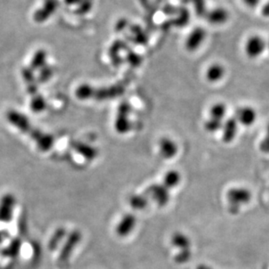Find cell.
Wrapping results in <instances>:
<instances>
[{"mask_svg":"<svg viewBox=\"0 0 269 269\" xmlns=\"http://www.w3.org/2000/svg\"><path fill=\"white\" fill-rule=\"evenodd\" d=\"M7 120L10 123L18 128V130L29 135L36 143L39 149L42 152H47L52 148L54 144V138L49 134H45L36 127H33L29 119L22 113H18L15 110L8 112Z\"/></svg>","mask_w":269,"mask_h":269,"instance_id":"6da1fadb","label":"cell"},{"mask_svg":"<svg viewBox=\"0 0 269 269\" xmlns=\"http://www.w3.org/2000/svg\"><path fill=\"white\" fill-rule=\"evenodd\" d=\"M123 92V88H121L120 86L96 89V88L89 87L88 85H84L78 88L76 94L78 98H82V99L93 98L98 100H103V99L116 98L117 96H120Z\"/></svg>","mask_w":269,"mask_h":269,"instance_id":"7a4b0ae2","label":"cell"},{"mask_svg":"<svg viewBox=\"0 0 269 269\" xmlns=\"http://www.w3.org/2000/svg\"><path fill=\"white\" fill-rule=\"evenodd\" d=\"M225 115L226 106L224 103H216L213 105L209 110V118L204 124L205 130L210 134H215L222 130Z\"/></svg>","mask_w":269,"mask_h":269,"instance_id":"3957f363","label":"cell"},{"mask_svg":"<svg viewBox=\"0 0 269 269\" xmlns=\"http://www.w3.org/2000/svg\"><path fill=\"white\" fill-rule=\"evenodd\" d=\"M226 198L230 203L229 211L232 214H236L239 212L240 205L250 202L252 194L247 188L235 187L227 191Z\"/></svg>","mask_w":269,"mask_h":269,"instance_id":"277c9868","label":"cell"},{"mask_svg":"<svg viewBox=\"0 0 269 269\" xmlns=\"http://www.w3.org/2000/svg\"><path fill=\"white\" fill-rule=\"evenodd\" d=\"M267 49V41L260 35H252L245 43L244 51L247 58L255 59L262 56Z\"/></svg>","mask_w":269,"mask_h":269,"instance_id":"5b68a950","label":"cell"},{"mask_svg":"<svg viewBox=\"0 0 269 269\" xmlns=\"http://www.w3.org/2000/svg\"><path fill=\"white\" fill-rule=\"evenodd\" d=\"M207 38V32L203 27L198 26L192 30L191 33L186 37L185 41V48L186 51L190 52L197 51L200 45L203 44L204 41Z\"/></svg>","mask_w":269,"mask_h":269,"instance_id":"8992f818","label":"cell"},{"mask_svg":"<svg viewBox=\"0 0 269 269\" xmlns=\"http://www.w3.org/2000/svg\"><path fill=\"white\" fill-rule=\"evenodd\" d=\"M81 233L80 231L75 230L70 233L67 239L65 240V243L62 247V250L59 254V260L60 262H66L68 261V259L71 257V255H73L74 249L76 248L77 246L81 240Z\"/></svg>","mask_w":269,"mask_h":269,"instance_id":"52a82bcc","label":"cell"},{"mask_svg":"<svg viewBox=\"0 0 269 269\" xmlns=\"http://www.w3.org/2000/svg\"><path fill=\"white\" fill-rule=\"evenodd\" d=\"M137 218L133 214L124 215L115 226V233L120 238L128 237L134 230Z\"/></svg>","mask_w":269,"mask_h":269,"instance_id":"ba28073f","label":"cell"},{"mask_svg":"<svg viewBox=\"0 0 269 269\" xmlns=\"http://www.w3.org/2000/svg\"><path fill=\"white\" fill-rule=\"evenodd\" d=\"M16 200L15 197L7 193L0 200V222L7 223L11 221L14 211Z\"/></svg>","mask_w":269,"mask_h":269,"instance_id":"9c48e42d","label":"cell"},{"mask_svg":"<svg viewBox=\"0 0 269 269\" xmlns=\"http://www.w3.org/2000/svg\"><path fill=\"white\" fill-rule=\"evenodd\" d=\"M146 193L152 197V199L160 207L166 206L168 203L169 198H170L168 187H166L164 185H159V184L150 185L149 187L146 189Z\"/></svg>","mask_w":269,"mask_h":269,"instance_id":"30bf717a","label":"cell"},{"mask_svg":"<svg viewBox=\"0 0 269 269\" xmlns=\"http://www.w3.org/2000/svg\"><path fill=\"white\" fill-rule=\"evenodd\" d=\"M239 122L236 117L226 119L222 126V140L224 143H231L235 138L238 132Z\"/></svg>","mask_w":269,"mask_h":269,"instance_id":"8fae6325","label":"cell"},{"mask_svg":"<svg viewBox=\"0 0 269 269\" xmlns=\"http://www.w3.org/2000/svg\"><path fill=\"white\" fill-rule=\"evenodd\" d=\"M236 119L239 124L244 127H251L257 120V112L252 106H242L237 111Z\"/></svg>","mask_w":269,"mask_h":269,"instance_id":"7c38bea8","label":"cell"},{"mask_svg":"<svg viewBox=\"0 0 269 269\" xmlns=\"http://www.w3.org/2000/svg\"><path fill=\"white\" fill-rule=\"evenodd\" d=\"M159 150L160 154L164 159H173L178 153L179 147L177 143L172 138L164 137L159 141Z\"/></svg>","mask_w":269,"mask_h":269,"instance_id":"4fadbf2b","label":"cell"},{"mask_svg":"<svg viewBox=\"0 0 269 269\" xmlns=\"http://www.w3.org/2000/svg\"><path fill=\"white\" fill-rule=\"evenodd\" d=\"M225 74V66L220 63H214L208 66V69L206 70L205 77L208 82L214 84V83H217L219 81L223 80Z\"/></svg>","mask_w":269,"mask_h":269,"instance_id":"5bb4252c","label":"cell"},{"mask_svg":"<svg viewBox=\"0 0 269 269\" xmlns=\"http://www.w3.org/2000/svg\"><path fill=\"white\" fill-rule=\"evenodd\" d=\"M207 19L209 23H211L213 25H223L225 24L228 18H229V13L224 8H215L212 11H208V13H206Z\"/></svg>","mask_w":269,"mask_h":269,"instance_id":"9a60e30c","label":"cell"},{"mask_svg":"<svg viewBox=\"0 0 269 269\" xmlns=\"http://www.w3.org/2000/svg\"><path fill=\"white\" fill-rule=\"evenodd\" d=\"M58 3L56 0H46L44 4V7L37 11L35 19L38 22H44L46 18H49L52 12L56 10Z\"/></svg>","mask_w":269,"mask_h":269,"instance_id":"2e32d148","label":"cell"},{"mask_svg":"<svg viewBox=\"0 0 269 269\" xmlns=\"http://www.w3.org/2000/svg\"><path fill=\"white\" fill-rule=\"evenodd\" d=\"M129 113V106L128 105H123L120 108V113L117 117L116 129L120 134L128 133L129 130L128 125V114Z\"/></svg>","mask_w":269,"mask_h":269,"instance_id":"e0dca14e","label":"cell"},{"mask_svg":"<svg viewBox=\"0 0 269 269\" xmlns=\"http://www.w3.org/2000/svg\"><path fill=\"white\" fill-rule=\"evenodd\" d=\"M171 243L173 246L178 247L180 250L190 249L191 247L189 238L181 233H174L172 236Z\"/></svg>","mask_w":269,"mask_h":269,"instance_id":"ac0fdd59","label":"cell"},{"mask_svg":"<svg viewBox=\"0 0 269 269\" xmlns=\"http://www.w3.org/2000/svg\"><path fill=\"white\" fill-rule=\"evenodd\" d=\"M128 203L133 209L134 210H144L146 208L148 200L146 195L143 194H133L129 198Z\"/></svg>","mask_w":269,"mask_h":269,"instance_id":"d6986e66","label":"cell"},{"mask_svg":"<svg viewBox=\"0 0 269 269\" xmlns=\"http://www.w3.org/2000/svg\"><path fill=\"white\" fill-rule=\"evenodd\" d=\"M74 148L78 153L84 157L88 160H92L97 156V152L93 147L83 144V143H75Z\"/></svg>","mask_w":269,"mask_h":269,"instance_id":"ffe728a7","label":"cell"},{"mask_svg":"<svg viewBox=\"0 0 269 269\" xmlns=\"http://www.w3.org/2000/svg\"><path fill=\"white\" fill-rule=\"evenodd\" d=\"M180 179H181V175L178 171L170 170L168 173H166V175L164 176V185L166 187H168V189L173 188V187H175L176 185H179Z\"/></svg>","mask_w":269,"mask_h":269,"instance_id":"44dd1931","label":"cell"},{"mask_svg":"<svg viewBox=\"0 0 269 269\" xmlns=\"http://www.w3.org/2000/svg\"><path fill=\"white\" fill-rule=\"evenodd\" d=\"M65 236H66V230L64 229V228H58V229L56 230V232H55L54 234L52 235L51 240H50L49 247L51 249L56 248V247H58L59 242L63 240Z\"/></svg>","mask_w":269,"mask_h":269,"instance_id":"7402d4cb","label":"cell"},{"mask_svg":"<svg viewBox=\"0 0 269 269\" xmlns=\"http://www.w3.org/2000/svg\"><path fill=\"white\" fill-rule=\"evenodd\" d=\"M192 256V253L190 251V249L186 250H180L178 255H175V262H177L179 264H183L185 262H188Z\"/></svg>","mask_w":269,"mask_h":269,"instance_id":"603a6c76","label":"cell"},{"mask_svg":"<svg viewBox=\"0 0 269 269\" xmlns=\"http://www.w3.org/2000/svg\"><path fill=\"white\" fill-rule=\"evenodd\" d=\"M46 58V53L45 51H40L37 52L35 57L33 59V68H39L40 66H43Z\"/></svg>","mask_w":269,"mask_h":269,"instance_id":"cb8c5ba5","label":"cell"},{"mask_svg":"<svg viewBox=\"0 0 269 269\" xmlns=\"http://www.w3.org/2000/svg\"><path fill=\"white\" fill-rule=\"evenodd\" d=\"M19 247H20V242H19V241L11 242V243L9 245V247L5 249L4 255H5V256H16V255H18Z\"/></svg>","mask_w":269,"mask_h":269,"instance_id":"d4e9b609","label":"cell"},{"mask_svg":"<svg viewBox=\"0 0 269 269\" xmlns=\"http://www.w3.org/2000/svg\"><path fill=\"white\" fill-rule=\"evenodd\" d=\"M32 107L35 112H41L45 107V102L42 96H38L32 102Z\"/></svg>","mask_w":269,"mask_h":269,"instance_id":"484cf974","label":"cell"},{"mask_svg":"<svg viewBox=\"0 0 269 269\" xmlns=\"http://www.w3.org/2000/svg\"><path fill=\"white\" fill-rule=\"evenodd\" d=\"M260 149L263 153H269V137L265 136L260 144Z\"/></svg>","mask_w":269,"mask_h":269,"instance_id":"4316f807","label":"cell"},{"mask_svg":"<svg viewBox=\"0 0 269 269\" xmlns=\"http://www.w3.org/2000/svg\"><path fill=\"white\" fill-rule=\"evenodd\" d=\"M246 5L248 7L255 8L258 5L259 3L261 2V0H242Z\"/></svg>","mask_w":269,"mask_h":269,"instance_id":"83f0119b","label":"cell"},{"mask_svg":"<svg viewBox=\"0 0 269 269\" xmlns=\"http://www.w3.org/2000/svg\"><path fill=\"white\" fill-rule=\"evenodd\" d=\"M262 14H263V16H266V17H269V2L263 8Z\"/></svg>","mask_w":269,"mask_h":269,"instance_id":"f1b7e54d","label":"cell"},{"mask_svg":"<svg viewBox=\"0 0 269 269\" xmlns=\"http://www.w3.org/2000/svg\"><path fill=\"white\" fill-rule=\"evenodd\" d=\"M80 0H66V3L69 4H75V3H79Z\"/></svg>","mask_w":269,"mask_h":269,"instance_id":"f546056e","label":"cell"},{"mask_svg":"<svg viewBox=\"0 0 269 269\" xmlns=\"http://www.w3.org/2000/svg\"><path fill=\"white\" fill-rule=\"evenodd\" d=\"M197 269H212L210 267H208V266L206 265H200L198 268H197Z\"/></svg>","mask_w":269,"mask_h":269,"instance_id":"4dcf8cb0","label":"cell"},{"mask_svg":"<svg viewBox=\"0 0 269 269\" xmlns=\"http://www.w3.org/2000/svg\"><path fill=\"white\" fill-rule=\"evenodd\" d=\"M4 240V235L0 233V244L2 243V241Z\"/></svg>","mask_w":269,"mask_h":269,"instance_id":"1f68e13d","label":"cell"},{"mask_svg":"<svg viewBox=\"0 0 269 269\" xmlns=\"http://www.w3.org/2000/svg\"><path fill=\"white\" fill-rule=\"evenodd\" d=\"M266 136L269 137V123L268 125V127H267V134H266Z\"/></svg>","mask_w":269,"mask_h":269,"instance_id":"d6a6232c","label":"cell"},{"mask_svg":"<svg viewBox=\"0 0 269 269\" xmlns=\"http://www.w3.org/2000/svg\"><path fill=\"white\" fill-rule=\"evenodd\" d=\"M267 49L269 51V40H268V42H267Z\"/></svg>","mask_w":269,"mask_h":269,"instance_id":"836d02e7","label":"cell"}]
</instances>
